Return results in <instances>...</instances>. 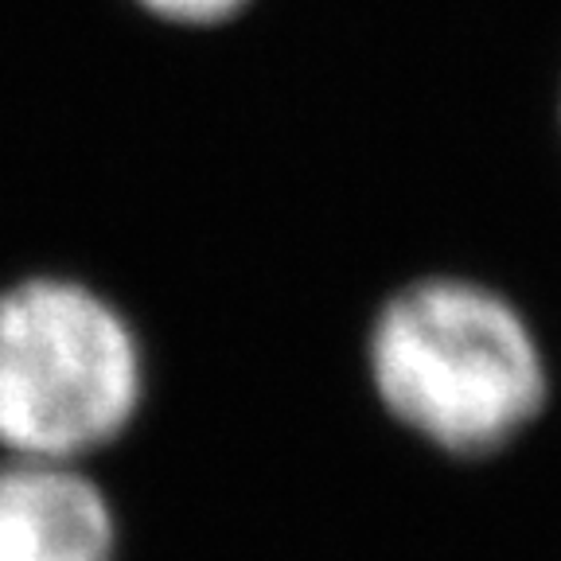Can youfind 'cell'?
<instances>
[{
	"label": "cell",
	"mask_w": 561,
	"mask_h": 561,
	"mask_svg": "<svg viewBox=\"0 0 561 561\" xmlns=\"http://www.w3.org/2000/svg\"><path fill=\"white\" fill-rule=\"evenodd\" d=\"M378 398L448 453H488L530 425L546 363L515 305L460 277H425L382 305L370 332Z\"/></svg>",
	"instance_id": "1"
},
{
	"label": "cell",
	"mask_w": 561,
	"mask_h": 561,
	"mask_svg": "<svg viewBox=\"0 0 561 561\" xmlns=\"http://www.w3.org/2000/svg\"><path fill=\"white\" fill-rule=\"evenodd\" d=\"M145 359L129 320L70 277L0 289V448L70 465L133 421Z\"/></svg>",
	"instance_id": "2"
},
{
	"label": "cell",
	"mask_w": 561,
	"mask_h": 561,
	"mask_svg": "<svg viewBox=\"0 0 561 561\" xmlns=\"http://www.w3.org/2000/svg\"><path fill=\"white\" fill-rule=\"evenodd\" d=\"M114 515L105 495L59 460L0 465V561H110Z\"/></svg>",
	"instance_id": "3"
},
{
	"label": "cell",
	"mask_w": 561,
	"mask_h": 561,
	"mask_svg": "<svg viewBox=\"0 0 561 561\" xmlns=\"http://www.w3.org/2000/svg\"><path fill=\"white\" fill-rule=\"evenodd\" d=\"M137 4L172 24H219L238 9H245L250 0H137Z\"/></svg>",
	"instance_id": "4"
}]
</instances>
